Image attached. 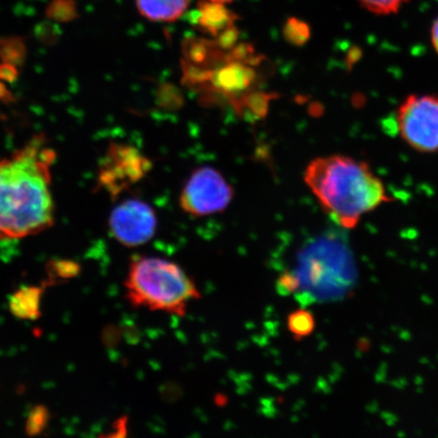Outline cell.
<instances>
[{"label": "cell", "mask_w": 438, "mask_h": 438, "mask_svg": "<svg viewBox=\"0 0 438 438\" xmlns=\"http://www.w3.org/2000/svg\"><path fill=\"white\" fill-rule=\"evenodd\" d=\"M56 153L34 136L25 146L0 160V239L35 236L54 224L51 166Z\"/></svg>", "instance_id": "1"}, {"label": "cell", "mask_w": 438, "mask_h": 438, "mask_svg": "<svg viewBox=\"0 0 438 438\" xmlns=\"http://www.w3.org/2000/svg\"><path fill=\"white\" fill-rule=\"evenodd\" d=\"M305 181L327 215L344 228H355L363 215L392 201L366 162L346 155L314 160Z\"/></svg>", "instance_id": "2"}, {"label": "cell", "mask_w": 438, "mask_h": 438, "mask_svg": "<svg viewBox=\"0 0 438 438\" xmlns=\"http://www.w3.org/2000/svg\"><path fill=\"white\" fill-rule=\"evenodd\" d=\"M126 298L135 307L184 317L191 301L201 298L194 280L176 263L140 256L130 263L124 282Z\"/></svg>", "instance_id": "3"}, {"label": "cell", "mask_w": 438, "mask_h": 438, "mask_svg": "<svg viewBox=\"0 0 438 438\" xmlns=\"http://www.w3.org/2000/svg\"><path fill=\"white\" fill-rule=\"evenodd\" d=\"M397 124L402 140L421 153L438 151V97L408 96L399 105Z\"/></svg>", "instance_id": "4"}, {"label": "cell", "mask_w": 438, "mask_h": 438, "mask_svg": "<svg viewBox=\"0 0 438 438\" xmlns=\"http://www.w3.org/2000/svg\"><path fill=\"white\" fill-rule=\"evenodd\" d=\"M232 196L234 192L224 177L215 168L204 166L188 179L179 196V206L192 217H207L226 210Z\"/></svg>", "instance_id": "5"}, {"label": "cell", "mask_w": 438, "mask_h": 438, "mask_svg": "<svg viewBox=\"0 0 438 438\" xmlns=\"http://www.w3.org/2000/svg\"><path fill=\"white\" fill-rule=\"evenodd\" d=\"M111 234L126 247L149 243L157 232V217L153 207L140 199H127L113 209L109 219Z\"/></svg>", "instance_id": "6"}, {"label": "cell", "mask_w": 438, "mask_h": 438, "mask_svg": "<svg viewBox=\"0 0 438 438\" xmlns=\"http://www.w3.org/2000/svg\"><path fill=\"white\" fill-rule=\"evenodd\" d=\"M149 168V160L138 149L114 143L109 146L100 164L98 186L117 197L126 188L143 178Z\"/></svg>", "instance_id": "7"}, {"label": "cell", "mask_w": 438, "mask_h": 438, "mask_svg": "<svg viewBox=\"0 0 438 438\" xmlns=\"http://www.w3.org/2000/svg\"><path fill=\"white\" fill-rule=\"evenodd\" d=\"M195 12V23L203 33L217 37L230 25H234L238 16L219 2L200 0Z\"/></svg>", "instance_id": "8"}, {"label": "cell", "mask_w": 438, "mask_h": 438, "mask_svg": "<svg viewBox=\"0 0 438 438\" xmlns=\"http://www.w3.org/2000/svg\"><path fill=\"white\" fill-rule=\"evenodd\" d=\"M143 18L170 23L181 18L189 8L190 0H135Z\"/></svg>", "instance_id": "9"}, {"label": "cell", "mask_w": 438, "mask_h": 438, "mask_svg": "<svg viewBox=\"0 0 438 438\" xmlns=\"http://www.w3.org/2000/svg\"><path fill=\"white\" fill-rule=\"evenodd\" d=\"M44 287L23 286L17 290L10 298V313L21 320H35L41 317V300Z\"/></svg>", "instance_id": "10"}, {"label": "cell", "mask_w": 438, "mask_h": 438, "mask_svg": "<svg viewBox=\"0 0 438 438\" xmlns=\"http://www.w3.org/2000/svg\"><path fill=\"white\" fill-rule=\"evenodd\" d=\"M27 57V42L20 36H6L0 38V58L1 61L8 62L14 65L20 66L25 63Z\"/></svg>", "instance_id": "11"}, {"label": "cell", "mask_w": 438, "mask_h": 438, "mask_svg": "<svg viewBox=\"0 0 438 438\" xmlns=\"http://www.w3.org/2000/svg\"><path fill=\"white\" fill-rule=\"evenodd\" d=\"M45 16L54 23H72L80 18L78 2L76 0H51L45 10Z\"/></svg>", "instance_id": "12"}, {"label": "cell", "mask_w": 438, "mask_h": 438, "mask_svg": "<svg viewBox=\"0 0 438 438\" xmlns=\"http://www.w3.org/2000/svg\"><path fill=\"white\" fill-rule=\"evenodd\" d=\"M287 328L294 339L305 338L315 331V317L307 309H298L288 316Z\"/></svg>", "instance_id": "13"}, {"label": "cell", "mask_w": 438, "mask_h": 438, "mask_svg": "<svg viewBox=\"0 0 438 438\" xmlns=\"http://www.w3.org/2000/svg\"><path fill=\"white\" fill-rule=\"evenodd\" d=\"M283 34L286 41L296 46H301L311 38V28L305 21L292 17L286 21Z\"/></svg>", "instance_id": "14"}, {"label": "cell", "mask_w": 438, "mask_h": 438, "mask_svg": "<svg viewBox=\"0 0 438 438\" xmlns=\"http://www.w3.org/2000/svg\"><path fill=\"white\" fill-rule=\"evenodd\" d=\"M359 3L371 14L388 16L397 14L409 0H358Z\"/></svg>", "instance_id": "15"}, {"label": "cell", "mask_w": 438, "mask_h": 438, "mask_svg": "<svg viewBox=\"0 0 438 438\" xmlns=\"http://www.w3.org/2000/svg\"><path fill=\"white\" fill-rule=\"evenodd\" d=\"M49 422L48 409L44 406H36L32 409L25 423V432L29 435H38L46 428Z\"/></svg>", "instance_id": "16"}, {"label": "cell", "mask_w": 438, "mask_h": 438, "mask_svg": "<svg viewBox=\"0 0 438 438\" xmlns=\"http://www.w3.org/2000/svg\"><path fill=\"white\" fill-rule=\"evenodd\" d=\"M35 35L40 42L44 44H54L58 40L59 36L61 35L57 23L52 21H43L35 28Z\"/></svg>", "instance_id": "17"}, {"label": "cell", "mask_w": 438, "mask_h": 438, "mask_svg": "<svg viewBox=\"0 0 438 438\" xmlns=\"http://www.w3.org/2000/svg\"><path fill=\"white\" fill-rule=\"evenodd\" d=\"M50 276H56L60 279L72 278L78 274L80 267L72 261H52L49 264Z\"/></svg>", "instance_id": "18"}, {"label": "cell", "mask_w": 438, "mask_h": 438, "mask_svg": "<svg viewBox=\"0 0 438 438\" xmlns=\"http://www.w3.org/2000/svg\"><path fill=\"white\" fill-rule=\"evenodd\" d=\"M300 277L292 272H285L277 281V288L284 294H294L300 288Z\"/></svg>", "instance_id": "19"}, {"label": "cell", "mask_w": 438, "mask_h": 438, "mask_svg": "<svg viewBox=\"0 0 438 438\" xmlns=\"http://www.w3.org/2000/svg\"><path fill=\"white\" fill-rule=\"evenodd\" d=\"M19 67L8 62H0V80L3 83H14L19 78Z\"/></svg>", "instance_id": "20"}, {"label": "cell", "mask_w": 438, "mask_h": 438, "mask_svg": "<svg viewBox=\"0 0 438 438\" xmlns=\"http://www.w3.org/2000/svg\"><path fill=\"white\" fill-rule=\"evenodd\" d=\"M14 97L12 91H8V87L3 81L0 80V102H14Z\"/></svg>", "instance_id": "21"}, {"label": "cell", "mask_w": 438, "mask_h": 438, "mask_svg": "<svg viewBox=\"0 0 438 438\" xmlns=\"http://www.w3.org/2000/svg\"><path fill=\"white\" fill-rule=\"evenodd\" d=\"M431 44H432L433 48H435V52L438 55V17L437 20L433 23L432 27H431Z\"/></svg>", "instance_id": "22"}, {"label": "cell", "mask_w": 438, "mask_h": 438, "mask_svg": "<svg viewBox=\"0 0 438 438\" xmlns=\"http://www.w3.org/2000/svg\"><path fill=\"white\" fill-rule=\"evenodd\" d=\"M209 1L219 2V3L226 4L230 3V2L234 1V0H209Z\"/></svg>", "instance_id": "23"}]
</instances>
